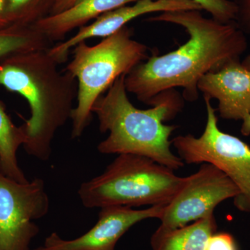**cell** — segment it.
Returning a JSON list of instances; mask_svg holds the SVG:
<instances>
[{
    "label": "cell",
    "instance_id": "cell-2",
    "mask_svg": "<svg viewBox=\"0 0 250 250\" xmlns=\"http://www.w3.org/2000/svg\"><path fill=\"white\" fill-rule=\"evenodd\" d=\"M48 49L10 56L0 60V87L18 93L27 100L31 116L22 125L27 154L48 160L57 131L71 118L78 83Z\"/></svg>",
    "mask_w": 250,
    "mask_h": 250
},
{
    "label": "cell",
    "instance_id": "cell-3",
    "mask_svg": "<svg viewBox=\"0 0 250 250\" xmlns=\"http://www.w3.org/2000/svg\"><path fill=\"white\" fill-rule=\"evenodd\" d=\"M125 77L117 79L92 108L100 131L108 133L98 145L99 152L147 156L172 170L182 168L184 161L171 149L170 136L177 126L164 122L172 120L182 111V99L170 90L161 95L152 108L139 109L128 98Z\"/></svg>",
    "mask_w": 250,
    "mask_h": 250
},
{
    "label": "cell",
    "instance_id": "cell-23",
    "mask_svg": "<svg viewBox=\"0 0 250 250\" xmlns=\"http://www.w3.org/2000/svg\"><path fill=\"white\" fill-rule=\"evenodd\" d=\"M34 250H50L46 248L45 247H41V248H37V249Z\"/></svg>",
    "mask_w": 250,
    "mask_h": 250
},
{
    "label": "cell",
    "instance_id": "cell-22",
    "mask_svg": "<svg viewBox=\"0 0 250 250\" xmlns=\"http://www.w3.org/2000/svg\"><path fill=\"white\" fill-rule=\"evenodd\" d=\"M241 62L242 64H243V66L246 67L247 70H249L250 72V54L244 59V61H243V62Z\"/></svg>",
    "mask_w": 250,
    "mask_h": 250
},
{
    "label": "cell",
    "instance_id": "cell-7",
    "mask_svg": "<svg viewBox=\"0 0 250 250\" xmlns=\"http://www.w3.org/2000/svg\"><path fill=\"white\" fill-rule=\"evenodd\" d=\"M42 179L19 183L0 172V250H30L39 228L34 220L49 212Z\"/></svg>",
    "mask_w": 250,
    "mask_h": 250
},
{
    "label": "cell",
    "instance_id": "cell-21",
    "mask_svg": "<svg viewBox=\"0 0 250 250\" xmlns=\"http://www.w3.org/2000/svg\"><path fill=\"white\" fill-rule=\"evenodd\" d=\"M241 125V132L242 135L248 136L250 135V114L243 120Z\"/></svg>",
    "mask_w": 250,
    "mask_h": 250
},
{
    "label": "cell",
    "instance_id": "cell-18",
    "mask_svg": "<svg viewBox=\"0 0 250 250\" xmlns=\"http://www.w3.org/2000/svg\"><path fill=\"white\" fill-rule=\"evenodd\" d=\"M205 250H238L234 238L230 233H215L210 237Z\"/></svg>",
    "mask_w": 250,
    "mask_h": 250
},
{
    "label": "cell",
    "instance_id": "cell-15",
    "mask_svg": "<svg viewBox=\"0 0 250 250\" xmlns=\"http://www.w3.org/2000/svg\"><path fill=\"white\" fill-rule=\"evenodd\" d=\"M50 43L34 26L13 24L0 29V60L14 54L49 49Z\"/></svg>",
    "mask_w": 250,
    "mask_h": 250
},
{
    "label": "cell",
    "instance_id": "cell-16",
    "mask_svg": "<svg viewBox=\"0 0 250 250\" xmlns=\"http://www.w3.org/2000/svg\"><path fill=\"white\" fill-rule=\"evenodd\" d=\"M200 5L202 9L211 15L219 22L228 23L235 21L236 8L232 0H191Z\"/></svg>",
    "mask_w": 250,
    "mask_h": 250
},
{
    "label": "cell",
    "instance_id": "cell-5",
    "mask_svg": "<svg viewBox=\"0 0 250 250\" xmlns=\"http://www.w3.org/2000/svg\"><path fill=\"white\" fill-rule=\"evenodd\" d=\"M185 179L147 156L121 154L100 175L82 184L78 194L88 208L167 205Z\"/></svg>",
    "mask_w": 250,
    "mask_h": 250
},
{
    "label": "cell",
    "instance_id": "cell-19",
    "mask_svg": "<svg viewBox=\"0 0 250 250\" xmlns=\"http://www.w3.org/2000/svg\"><path fill=\"white\" fill-rule=\"evenodd\" d=\"M77 0H55L50 14H56L62 12L72 6Z\"/></svg>",
    "mask_w": 250,
    "mask_h": 250
},
{
    "label": "cell",
    "instance_id": "cell-10",
    "mask_svg": "<svg viewBox=\"0 0 250 250\" xmlns=\"http://www.w3.org/2000/svg\"><path fill=\"white\" fill-rule=\"evenodd\" d=\"M188 10L203 9L191 0H138L131 6L125 5L99 16L95 22L80 28L78 32L67 41L49 47L48 52L58 63H63L68 59L70 49L77 44L92 38L108 37L139 16Z\"/></svg>",
    "mask_w": 250,
    "mask_h": 250
},
{
    "label": "cell",
    "instance_id": "cell-6",
    "mask_svg": "<svg viewBox=\"0 0 250 250\" xmlns=\"http://www.w3.org/2000/svg\"><path fill=\"white\" fill-rule=\"evenodd\" d=\"M204 98L207 119L201 136H178L172 140V146L184 163L212 164L226 174L239 190L233 198L235 207L250 214V147L220 129L210 99Z\"/></svg>",
    "mask_w": 250,
    "mask_h": 250
},
{
    "label": "cell",
    "instance_id": "cell-4",
    "mask_svg": "<svg viewBox=\"0 0 250 250\" xmlns=\"http://www.w3.org/2000/svg\"><path fill=\"white\" fill-rule=\"evenodd\" d=\"M133 29L126 25L97 45L83 41L73 47V59L63 69L78 83L77 106L70 118L72 139L80 138L90 124L97 100L117 79L149 58L147 46L133 39Z\"/></svg>",
    "mask_w": 250,
    "mask_h": 250
},
{
    "label": "cell",
    "instance_id": "cell-17",
    "mask_svg": "<svg viewBox=\"0 0 250 250\" xmlns=\"http://www.w3.org/2000/svg\"><path fill=\"white\" fill-rule=\"evenodd\" d=\"M236 8L234 22L246 35H250V0H232Z\"/></svg>",
    "mask_w": 250,
    "mask_h": 250
},
{
    "label": "cell",
    "instance_id": "cell-9",
    "mask_svg": "<svg viewBox=\"0 0 250 250\" xmlns=\"http://www.w3.org/2000/svg\"><path fill=\"white\" fill-rule=\"evenodd\" d=\"M166 206L141 210L125 206L103 207L98 222L88 232L72 240L62 239L53 233L46 238L44 247L50 250H115L120 238L131 227L146 219H160Z\"/></svg>",
    "mask_w": 250,
    "mask_h": 250
},
{
    "label": "cell",
    "instance_id": "cell-8",
    "mask_svg": "<svg viewBox=\"0 0 250 250\" xmlns=\"http://www.w3.org/2000/svg\"><path fill=\"white\" fill-rule=\"evenodd\" d=\"M239 190L228 176L212 164H202L164 208L155 233H163L213 214L215 207L234 198Z\"/></svg>",
    "mask_w": 250,
    "mask_h": 250
},
{
    "label": "cell",
    "instance_id": "cell-11",
    "mask_svg": "<svg viewBox=\"0 0 250 250\" xmlns=\"http://www.w3.org/2000/svg\"><path fill=\"white\" fill-rule=\"evenodd\" d=\"M197 88L204 98L218 100L219 114L223 119L243 121L250 114V72L240 60L208 72Z\"/></svg>",
    "mask_w": 250,
    "mask_h": 250
},
{
    "label": "cell",
    "instance_id": "cell-1",
    "mask_svg": "<svg viewBox=\"0 0 250 250\" xmlns=\"http://www.w3.org/2000/svg\"><path fill=\"white\" fill-rule=\"evenodd\" d=\"M201 11L161 13L146 20L180 26L188 39L176 50L154 54L135 67L125 77L126 91L153 106L163 93L180 87L184 100L194 102L198 98L197 85L202 77L231 61L240 60L248 49L246 34L234 21L219 22L205 18Z\"/></svg>",
    "mask_w": 250,
    "mask_h": 250
},
{
    "label": "cell",
    "instance_id": "cell-14",
    "mask_svg": "<svg viewBox=\"0 0 250 250\" xmlns=\"http://www.w3.org/2000/svg\"><path fill=\"white\" fill-rule=\"evenodd\" d=\"M27 141L22 125L17 126L0 100V172L19 183L29 182L18 165L17 152Z\"/></svg>",
    "mask_w": 250,
    "mask_h": 250
},
{
    "label": "cell",
    "instance_id": "cell-12",
    "mask_svg": "<svg viewBox=\"0 0 250 250\" xmlns=\"http://www.w3.org/2000/svg\"><path fill=\"white\" fill-rule=\"evenodd\" d=\"M138 0H77L68 9L48 15L39 20L34 27L51 42L62 41L69 32L85 25L99 16Z\"/></svg>",
    "mask_w": 250,
    "mask_h": 250
},
{
    "label": "cell",
    "instance_id": "cell-20",
    "mask_svg": "<svg viewBox=\"0 0 250 250\" xmlns=\"http://www.w3.org/2000/svg\"><path fill=\"white\" fill-rule=\"evenodd\" d=\"M8 0H0V29L11 26L7 18Z\"/></svg>",
    "mask_w": 250,
    "mask_h": 250
},
{
    "label": "cell",
    "instance_id": "cell-13",
    "mask_svg": "<svg viewBox=\"0 0 250 250\" xmlns=\"http://www.w3.org/2000/svg\"><path fill=\"white\" fill-rule=\"evenodd\" d=\"M217 229L214 215L174 229L165 233H154L151 238L152 250H205L207 242Z\"/></svg>",
    "mask_w": 250,
    "mask_h": 250
}]
</instances>
